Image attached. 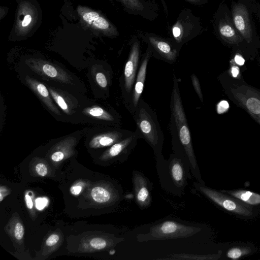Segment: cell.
<instances>
[{
	"mask_svg": "<svg viewBox=\"0 0 260 260\" xmlns=\"http://www.w3.org/2000/svg\"><path fill=\"white\" fill-rule=\"evenodd\" d=\"M171 116L169 129L172 138L173 152L183 158L190 167L197 182L205 183L200 171L185 112L178 86V79L174 73L170 100Z\"/></svg>",
	"mask_w": 260,
	"mask_h": 260,
	"instance_id": "obj_1",
	"label": "cell"
},
{
	"mask_svg": "<svg viewBox=\"0 0 260 260\" xmlns=\"http://www.w3.org/2000/svg\"><path fill=\"white\" fill-rule=\"evenodd\" d=\"M156 168L161 188L177 197L184 194L190 167L181 157L173 152L168 159L162 154L155 156Z\"/></svg>",
	"mask_w": 260,
	"mask_h": 260,
	"instance_id": "obj_2",
	"label": "cell"
},
{
	"mask_svg": "<svg viewBox=\"0 0 260 260\" xmlns=\"http://www.w3.org/2000/svg\"><path fill=\"white\" fill-rule=\"evenodd\" d=\"M132 117L139 138L144 139L150 145L155 157L161 154L164 136L155 112L141 99Z\"/></svg>",
	"mask_w": 260,
	"mask_h": 260,
	"instance_id": "obj_3",
	"label": "cell"
},
{
	"mask_svg": "<svg viewBox=\"0 0 260 260\" xmlns=\"http://www.w3.org/2000/svg\"><path fill=\"white\" fill-rule=\"evenodd\" d=\"M201 229L197 226L179 222L174 220H164L149 227L146 233L136 236L140 242L148 241L184 238L195 235Z\"/></svg>",
	"mask_w": 260,
	"mask_h": 260,
	"instance_id": "obj_4",
	"label": "cell"
},
{
	"mask_svg": "<svg viewBox=\"0 0 260 260\" xmlns=\"http://www.w3.org/2000/svg\"><path fill=\"white\" fill-rule=\"evenodd\" d=\"M194 188L209 200L223 210L244 219H251L257 215L258 210L246 205L236 199L222 192L212 189L205 183L194 182Z\"/></svg>",
	"mask_w": 260,
	"mask_h": 260,
	"instance_id": "obj_5",
	"label": "cell"
},
{
	"mask_svg": "<svg viewBox=\"0 0 260 260\" xmlns=\"http://www.w3.org/2000/svg\"><path fill=\"white\" fill-rule=\"evenodd\" d=\"M129 53L125 63L123 72L120 78V86L124 104L128 109L135 82L141 61V44L138 38L134 36L129 42Z\"/></svg>",
	"mask_w": 260,
	"mask_h": 260,
	"instance_id": "obj_6",
	"label": "cell"
},
{
	"mask_svg": "<svg viewBox=\"0 0 260 260\" xmlns=\"http://www.w3.org/2000/svg\"><path fill=\"white\" fill-rule=\"evenodd\" d=\"M202 29L199 18L190 9L184 8L171 27L170 38L181 50L184 44L201 34Z\"/></svg>",
	"mask_w": 260,
	"mask_h": 260,
	"instance_id": "obj_7",
	"label": "cell"
},
{
	"mask_svg": "<svg viewBox=\"0 0 260 260\" xmlns=\"http://www.w3.org/2000/svg\"><path fill=\"white\" fill-rule=\"evenodd\" d=\"M140 37L150 48L153 57L170 64L175 62L180 50L170 38H165L153 32L143 34Z\"/></svg>",
	"mask_w": 260,
	"mask_h": 260,
	"instance_id": "obj_8",
	"label": "cell"
},
{
	"mask_svg": "<svg viewBox=\"0 0 260 260\" xmlns=\"http://www.w3.org/2000/svg\"><path fill=\"white\" fill-rule=\"evenodd\" d=\"M139 139L138 134L134 132L130 136L108 147L101 154L99 159L107 164L116 162H124L127 160L136 147L137 141Z\"/></svg>",
	"mask_w": 260,
	"mask_h": 260,
	"instance_id": "obj_9",
	"label": "cell"
},
{
	"mask_svg": "<svg viewBox=\"0 0 260 260\" xmlns=\"http://www.w3.org/2000/svg\"><path fill=\"white\" fill-rule=\"evenodd\" d=\"M26 63L33 72L45 79L62 83H73L71 76L56 65L41 59L29 60Z\"/></svg>",
	"mask_w": 260,
	"mask_h": 260,
	"instance_id": "obj_10",
	"label": "cell"
},
{
	"mask_svg": "<svg viewBox=\"0 0 260 260\" xmlns=\"http://www.w3.org/2000/svg\"><path fill=\"white\" fill-rule=\"evenodd\" d=\"M134 132L122 129L120 127L107 126L95 134L90 139L89 146L91 148L108 147L132 134Z\"/></svg>",
	"mask_w": 260,
	"mask_h": 260,
	"instance_id": "obj_11",
	"label": "cell"
},
{
	"mask_svg": "<svg viewBox=\"0 0 260 260\" xmlns=\"http://www.w3.org/2000/svg\"><path fill=\"white\" fill-rule=\"evenodd\" d=\"M132 182L136 204L141 209L148 208L152 203L153 183L142 173L136 170L133 171Z\"/></svg>",
	"mask_w": 260,
	"mask_h": 260,
	"instance_id": "obj_12",
	"label": "cell"
},
{
	"mask_svg": "<svg viewBox=\"0 0 260 260\" xmlns=\"http://www.w3.org/2000/svg\"><path fill=\"white\" fill-rule=\"evenodd\" d=\"M152 56V52L148 47L145 52L141 56V61L135 82L131 104L127 110L132 115L141 100L143 91L146 77L147 67L150 58Z\"/></svg>",
	"mask_w": 260,
	"mask_h": 260,
	"instance_id": "obj_13",
	"label": "cell"
},
{
	"mask_svg": "<svg viewBox=\"0 0 260 260\" xmlns=\"http://www.w3.org/2000/svg\"><path fill=\"white\" fill-rule=\"evenodd\" d=\"M233 91L240 105L260 123V93L252 89H244Z\"/></svg>",
	"mask_w": 260,
	"mask_h": 260,
	"instance_id": "obj_14",
	"label": "cell"
},
{
	"mask_svg": "<svg viewBox=\"0 0 260 260\" xmlns=\"http://www.w3.org/2000/svg\"><path fill=\"white\" fill-rule=\"evenodd\" d=\"M233 22L236 29L247 42L252 40V29L247 8L242 4H236L232 8Z\"/></svg>",
	"mask_w": 260,
	"mask_h": 260,
	"instance_id": "obj_15",
	"label": "cell"
},
{
	"mask_svg": "<svg viewBox=\"0 0 260 260\" xmlns=\"http://www.w3.org/2000/svg\"><path fill=\"white\" fill-rule=\"evenodd\" d=\"M77 140V137L70 136L56 143L49 151L51 160L59 162L73 155Z\"/></svg>",
	"mask_w": 260,
	"mask_h": 260,
	"instance_id": "obj_16",
	"label": "cell"
},
{
	"mask_svg": "<svg viewBox=\"0 0 260 260\" xmlns=\"http://www.w3.org/2000/svg\"><path fill=\"white\" fill-rule=\"evenodd\" d=\"M84 113L92 118L102 121L107 126L119 127L121 124V117L115 111L93 106L86 108Z\"/></svg>",
	"mask_w": 260,
	"mask_h": 260,
	"instance_id": "obj_17",
	"label": "cell"
},
{
	"mask_svg": "<svg viewBox=\"0 0 260 260\" xmlns=\"http://www.w3.org/2000/svg\"><path fill=\"white\" fill-rule=\"evenodd\" d=\"M122 237L113 235L96 236L87 239L82 243L84 251H94L108 249L124 241Z\"/></svg>",
	"mask_w": 260,
	"mask_h": 260,
	"instance_id": "obj_18",
	"label": "cell"
},
{
	"mask_svg": "<svg viewBox=\"0 0 260 260\" xmlns=\"http://www.w3.org/2000/svg\"><path fill=\"white\" fill-rule=\"evenodd\" d=\"M25 81L28 87L39 98L50 111L56 115H61L60 111L51 98L49 91L43 83L28 76L25 77Z\"/></svg>",
	"mask_w": 260,
	"mask_h": 260,
	"instance_id": "obj_19",
	"label": "cell"
},
{
	"mask_svg": "<svg viewBox=\"0 0 260 260\" xmlns=\"http://www.w3.org/2000/svg\"><path fill=\"white\" fill-rule=\"evenodd\" d=\"M217 31L220 38L230 44H238L242 40L233 24L224 19L219 21Z\"/></svg>",
	"mask_w": 260,
	"mask_h": 260,
	"instance_id": "obj_20",
	"label": "cell"
},
{
	"mask_svg": "<svg viewBox=\"0 0 260 260\" xmlns=\"http://www.w3.org/2000/svg\"><path fill=\"white\" fill-rule=\"evenodd\" d=\"M241 203L252 207L260 205V194L244 189L221 190Z\"/></svg>",
	"mask_w": 260,
	"mask_h": 260,
	"instance_id": "obj_21",
	"label": "cell"
},
{
	"mask_svg": "<svg viewBox=\"0 0 260 260\" xmlns=\"http://www.w3.org/2000/svg\"><path fill=\"white\" fill-rule=\"evenodd\" d=\"M83 18L89 24H92L99 29L110 31L112 34L116 33L115 29L112 28L109 22L96 12H86L83 15Z\"/></svg>",
	"mask_w": 260,
	"mask_h": 260,
	"instance_id": "obj_22",
	"label": "cell"
},
{
	"mask_svg": "<svg viewBox=\"0 0 260 260\" xmlns=\"http://www.w3.org/2000/svg\"><path fill=\"white\" fill-rule=\"evenodd\" d=\"M49 91L52 98L63 112L68 115H72L74 112L73 105L68 101V98L51 87H49Z\"/></svg>",
	"mask_w": 260,
	"mask_h": 260,
	"instance_id": "obj_23",
	"label": "cell"
},
{
	"mask_svg": "<svg viewBox=\"0 0 260 260\" xmlns=\"http://www.w3.org/2000/svg\"><path fill=\"white\" fill-rule=\"evenodd\" d=\"M6 229L13 240L17 242L23 240L24 229L22 222L18 217H15L11 219L6 226Z\"/></svg>",
	"mask_w": 260,
	"mask_h": 260,
	"instance_id": "obj_24",
	"label": "cell"
},
{
	"mask_svg": "<svg viewBox=\"0 0 260 260\" xmlns=\"http://www.w3.org/2000/svg\"><path fill=\"white\" fill-rule=\"evenodd\" d=\"M220 254H194L188 253H174L167 256L165 258H158L157 259L166 260H213L218 259L220 257Z\"/></svg>",
	"mask_w": 260,
	"mask_h": 260,
	"instance_id": "obj_25",
	"label": "cell"
},
{
	"mask_svg": "<svg viewBox=\"0 0 260 260\" xmlns=\"http://www.w3.org/2000/svg\"><path fill=\"white\" fill-rule=\"evenodd\" d=\"M252 253L249 247L236 246L229 249L226 252V256L232 259H238Z\"/></svg>",
	"mask_w": 260,
	"mask_h": 260,
	"instance_id": "obj_26",
	"label": "cell"
},
{
	"mask_svg": "<svg viewBox=\"0 0 260 260\" xmlns=\"http://www.w3.org/2000/svg\"><path fill=\"white\" fill-rule=\"evenodd\" d=\"M61 237L58 233H53L50 235L46 239L45 242V247L47 248V251L49 249H52V247H55L61 241Z\"/></svg>",
	"mask_w": 260,
	"mask_h": 260,
	"instance_id": "obj_27",
	"label": "cell"
},
{
	"mask_svg": "<svg viewBox=\"0 0 260 260\" xmlns=\"http://www.w3.org/2000/svg\"><path fill=\"white\" fill-rule=\"evenodd\" d=\"M95 80L101 88L104 89H108L109 83L106 74L102 72H98L95 75Z\"/></svg>",
	"mask_w": 260,
	"mask_h": 260,
	"instance_id": "obj_28",
	"label": "cell"
},
{
	"mask_svg": "<svg viewBox=\"0 0 260 260\" xmlns=\"http://www.w3.org/2000/svg\"><path fill=\"white\" fill-rule=\"evenodd\" d=\"M191 83L194 91L202 102H203V96L202 92L201 85L198 78L194 74L191 75Z\"/></svg>",
	"mask_w": 260,
	"mask_h": 260,
	"instance_id": "obj_29",
	"label": "cell"
},
{
	"mask_svg": "<svg viewBox=\"0 0 260 260\" xmlns=\"http://www.w3.org/2000/svg\"><path fill=\"white\" fill-rule=\"evenodd\" d=\"M36 173L40 176L45 177L48 174L49 169L46 164L43 162H39L35 166Z\"/></svg>",
	"mask_w": 260,
	"mask_h": 260,
	"instance_id": "obj_30",
	"label": "cell"
},
{
	"mask_svg": "<svg viewBox=\"0 0 260 260\" xmlns=\"http://www.w3.org/2000/svg\"><path fill=\"white\" fill-rule=\"evenodd\" d=\"M229 108V105L227 101H222L217 105V112L219 114L226 112Z\"/></svg>",
	"mask_w": 260,
	"mask_h": 260,
	"instance_id": "obj_31",
	"label": "cell"
},
{
	"mask_svg": "<svg viewBox=\"0 0 260 260\" xmlns=\"http://www.w3.org/2000/svg\"><path fill=\"white\" fill-rule=\"evenodd\" d=\"M36 207L38 209H43L47 204L48 201L44 198H38L36 201Z\"/></svg>",
	"mask_w": 260,
	"mask_h": 260,
	"instance_id": "obj_32",
	"label": "cell"
},
{
	"mask_svg": "<svg viewBox=\"0 0 260 260\" xmlns=\"http://www.w3.org/2000/svg\"><path fill=\"white\" fill-rule=\"evenodd\" d=\"M25 201L26 205L30 211L33 209V202L29 192H26L25 195Z\"/></svg>",
	"mask_w": 260,
	"mask_h": 260,
	"instance_id": "obj_33",
	"label": "cell"
},
{
	"mask_svg": "<svg viewBox=\"0 0 260 260\" xmlns=\"http://www.w3.org/2000/svg\"><path fill=\"white\" fill-rule=\"evenodd\" d=\"M82 189V186L80 184H75L72 186L70 188L71 193L75 196L78 195Z\"/></svg>",
	"mask_w": 260,
	"mask_h": 260,
	"instance_id": "obj_34",
	"label": "cell"
},
{
	"mask_svg": "<svg viewBox=\"0 0 260 260\" xmlns=\"http://www.w3.org/2000/svg\"><path fill=\"white\" fill-rule=\"evenodd\" d=\"M10 190L9 188L4 186H1L0 187V202H2L4 198L10 193Z\"/></svg>",
	"mask_w": 260,
	"mask_h": 260,
	"instance_id": "obj_35",
	"label": "cell"
},
{
	"mask_svg": "<svg viewBox=\"0 0 260 260\" xmlns=\"http://www.w3.org/2000/svg\"><path fill=\"white\" fill-rule=\"evenodd\" d=\"M185 1L194 5H201L204 4L206 0H184Z\"/></svg>",
	"mask_w": 260,
	"mask_h": 260,
	"instance_id": "obj_36",
	"label": "cell"
},
{
	"mask_svg": "<svg viewBox=\"0 0 260 260\" xmlns=\"http://www.w3.org/2000/svg\"><path fill=\"white\" fill-rule=\"evenodd\" d=\"M31 21V17L29 15H26L22 22V25L23 26H27Z\"/></svg>",
	"mask_w": 260,
	"mask_h": 260,
	"instance_id": "obj_37",
	"label": "cell"
},
{
	"mask_svg": "<svg viewBox=\"0 0 260 260\" xmlns=\"http://www.w3.org/2000/svg\"><path fill=\"white\" fill-rule=\"evenodd\" d=\"M235 61L237 64L240 66H242L244 64L245 60L242 56L239 55H237L235 57Z\"/></svg>",
	"mask_w": 260,
	"mask_h": 260,
	"instance_id": "obj_38",
	"label": "cell"
},
{
	"mask_svg": "<svg viewBox=\"0 0 260 260\" xmlns=\"http://www.w3.org/2000/svg\"><path fill=\"white\" fill-rule=\"evenodd\" d=\"M231 73L234 77H236L239 73V69L237 66H233L231 69Z\"/></svg>",
	"mask_w": 260,
	"mask_h": 260,
	"instance_id": "obj_39",
	"label": "cell"
}]
</instances>
